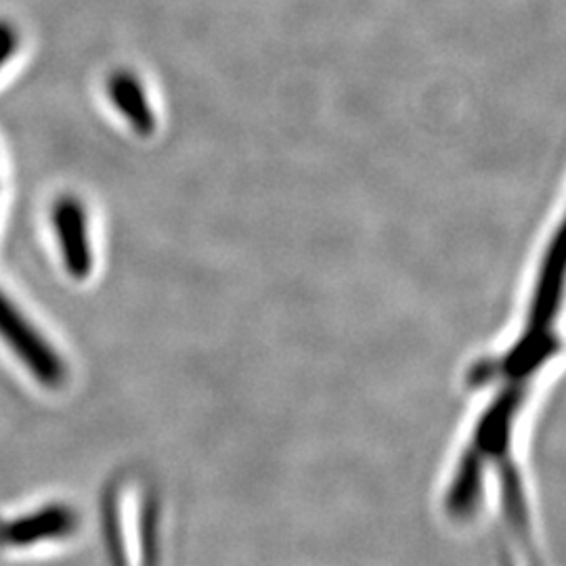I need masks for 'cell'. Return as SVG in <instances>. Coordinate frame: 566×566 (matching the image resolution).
Segmentation results:
<instances>
[{"instance_id": "1", "label": "cell", "mask_w": 566, "mask_h": 566, "mask_svg": "<svg viewBox=\"0 0 566 566\" xmlns=\"http://www.w3.org/2000/svg\"><path fill=\"white\" fill-rule=\"evenodd\" d=\"M102 537L107 566H163V507L154 486L118 476L103 489Z\"/></svg>"}, {"instance_id": "2", "label": "cell", "mask_w": 566, "mask_h": 566, "mask_svg": "<svg viewBox=\"0 0 566 566\" xmlns=\"http://www.w3.org/2000/svg\"><path fill=\"white\" fill-rule=\"evenodd\" d=\"M81 528V512L60 500L0 510V565L65 546Z\"/></svg>"}, {"instance_id": "3", "label": "cell", "mask_w": 566, "mask_h": 566, "mask_svg": "<svg viewBox=\"0 0 566 566\" xmlns=\"http://www.w3.org/2000/svg\"><path fill=\"white\" fill-rule=\"evenodd\" d=\"M0 338L18 355L25 369L44 386L63 385L65 364L57 350L44 340L41 332L30 324L20 308L0 292Z\"/></svg>"}, {"instance_id": "4", "label": "cell", "mask_w": 566, "mask_h": 566, "mask_svg": "<svg viewBox=\"0 0 566 566\" xmlns=\"http://www.w3.org/2000/svg\"><path fill=\"white\" fill-rule=\"evenodd\" d=\"M53 227L60 243L61 259L67 273L76 280L88 277L93 269V254L88 242V224L82 203L74 198H63L55 203Z\"/></svg>"}, {"instance_id": "5", "label": "cell", "mask_w": 566, "mask_h": 566, "mask_svg": "<svg viewBox=\"0 0 566 566\" xmlns=\"http://www.w3.org/2000/svg\"><path fill=\"white\" fill-rule=\"evenodd\" d=\"M107 95L112 103L118 107L122 116L133 124L137 133H151L154 130V114L149 103L145 99L143 86L130 74H116L107 82Z\"/></svg>"}]
</instances>
